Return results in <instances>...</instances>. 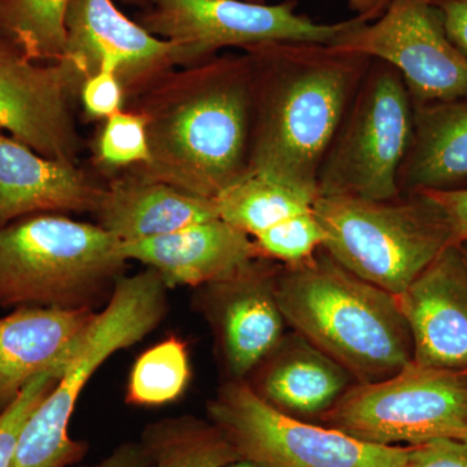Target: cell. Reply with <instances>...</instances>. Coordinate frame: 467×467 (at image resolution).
Segmentation results:
<instances>
[{
    "instance_id": "6da1fadb",
    "label": "cell",
    "mask_w": 467,
    "mask_h": 467,
    "mask_svg": "<svg viewBox=\"0 0 467 467\" xmlns=\"http://www.w3.org/2000/svg\"><path fill=\"white\" fill-rule=\"evenodd\" d=\"M146 119L149 164L129 168L214 201L248 173L254 66L248 52L175 67L130 99Z\"/></svg>"
},
{
    "instance_id": "7a4b0ae2",
    "label": "cell",
    "mask_w": 467,
    "mask_h": 467,
    "mask_svg": "<svg viewBox=\"0 0 467 467\" xmlns=\"http://www.w3.org/2000/svg\"><path fill=\"white\" fill-rule=\"evenodd\" d=\"M254 66L248 173L318 198V173L371 58L306 42L247 50Z\"/></svg>"
},
{
    "instance_id": "3957f363",
    "label": "cell",
    "mask_w": 467,
    "mask_h": 467,
    "mask_svg": "<svg viewBox=\"0 0 467 467\" xmlns=\"http://www.w3.org/2000/svg\"><path fill=\"white\" fill-rule=\"evenodd\" d=\"M275 295L295 333L356 383L386 379L413 362L398 296L352 275L324 248L306 263L279 267Z\"/></svg>"
},
{
    "instance_id": "277c9868",
    "label": "cell",
    "mask_w": 467,
    "mask_h": 467,
    "mask_svg": "<svg viewBox=\"0 0 467 467\" xmlns=\"http://www.w3.org/2000/svg\"><path fill=\"white\" fill-rule=\"evenodd\" d=\"M313 213L324 229V250L352 275L400 295L451 245V227L426 192L389 201L318 196Z\"/></svg>"
},
{
    "instance_id": "5b68a950",
    "label": "cell",
    "mask_w": 467,
    "mask_h": 467,
    "mask_svg": "<svg viewBox=\"0 0 467 467\" xmlns=\"http://www.w3.org/2000/svg\"><path fill=\"white\" fill-rule=\"evenodd\" d=\"M121 242L99 225L60 213L32 214L0 227V306H85L119 278Z\"/></svg>"
},
{
    "instance_id": "8992f818",
    "label": "cell",
    "mask_w": 467,
    "mask_h": 467,
    "mask_svg": "<svg viewBox=\"0 0 467 467\" xmlns=\"http://www.w3.org/2000/svg\"><path fill=\"white\" fill-rule=\"evenodd\" d=\"M164 313L165 285L155 270L116 279L106 308L26 420L11 467H67L84 459L88 445L67 431L79 393L110 356L142 340Z\"/></svg>"
},
{
    "instance_id": "52a82bcc",
    "label": "cell",
    "mask_w": 467,
    "mask_h": 467,
    "mask_svg": "<svg viewBox=\"0 0 467 467\" xmlns=\"http://www.w3.org/2000/svg\"><path fill=\"white\" fill-rule=\"evenodd\" d=\"M413 134V100L401 76L371 60L318 173V196H400L399 173Z\"/></svg>"
},
{
    "instance_id": "ba28073f",
    "label": "cell",
    "mask_w": 467,
    "mask_h": 467,
    "mask_svg": "<svg viewBox=\"0 0 467 467\" xmlns=\"http://www.w3.org/2000/svg\"><path fill=\"white\" fill-rule=\"evenodd\" d=\"M318 420L384 447L436 439L467 441V371L413 361L386 379L353 384Z\"/></svg>"
},
{
    "instance_id": "9c48e42d",
    "label": "cell",
    "mask_w": 467,
    "mask_h": 467,
    "mask_svg": "<svg viewBox=\"0 0 467 467\" xmlns=\"http://www.w3.org/2000/svg\"><path fill=\"white\" fill-rule=\"evenodd\" d=\"M207 411L239 460L259 467H395L404 453L287 416L244 380L225 384Z\"/></svg>"
},
{
    "instance_id": "30bf717a",
    "label": "cell",
    "mask_w": 467,
    "mask_h": 467,
    "mask_svg": "<svg viewBox=\"0 0 467 467\" xmlns=\"http://www.w3.org/2000/svg\"><path fill=\"white\" fill-rule=\"evenodd\" d=\"M359 18L339 23H317L296 12V3L260 5L247 0H153L142 18L144 29L173 42L182 54L184 67L216 57L227 47L247 51L275 42L330 45L348 32Z\"/></svg>"
},
{
    "instance_id": "8fae6325",
    "label": "cell",
    "mask_w": 467,
    "mask_h": 467,
    "mask_svg": "<svg viewBox=\"0 0 467 467\" xmlns=\"http://www.w3.org/2000/svg\"><path fill=\"white\" fill-rule=\"evenodd\" d=\"M330 45L391 66L414 104L467 98V57L427 0H391L382 16L358 21Z\"/></svg>"
},
{
    "instance_id": "7c38bea8",
    "label": "cell",
    "mask_w": 467,
    "mask_h": 467,
    "mask_svg": "<svg viewBox=\"0 0 467 467\" xmlns=\"http://www.w3.org/2000/svg\"><path fill=\"white\" fill-rule=\"evenodd\" d=\"M81 85L66 61L36 63L0 34V130L18 142L76 165L79 140L70 98Z\"/></svg>"
},
{
    "instance_id": "4fadbf2b",
    "label": "cell",
    "mask_w": 467,
    "mask_h": 467,
    "mask_svg": "<svg viewBox=\"0 0 467 467\" xmlns=\"http://www.w3.org/2000/svg\"><path fill=\"white\" fill-rule=\"evenodd\" d=\"M66 61L82 82L98 70H112L126 100L160 76L184 67L182 54L126 17L112 0H70L67 18Z\"/></svg>"
},
{
    "instance_id": "5bb4252c",
    "label": "cell",
    "mask_w": 467,
    "mask_h": 467,
    "mask_svg": "<svg viewBox=\"0 0 467 467\" xmlns=\"http://www.w3.org/2000/svg\"><path fill=\"white\" fill-rule=\"evenodd\" d=\"M398 303L416 364L467 371V261L460 245L445 248Z\"/></svg>"
},
{
    "instance_id": "9a60e30c",
    "label": "cell",
    "mask_w": 467,
    "mask_h": 467,
    "mask_svg": "<svg viewBox=\"0 0 467 467\" xmlns=\"http://www.w3.org/2000/svg\"><path fill=\"white\" fill-rule=\"evenodd\" d=\"M98 313L85 306H18L0 317V413L34 378L63 373Z\"/></svg>"
},
{
    "instance_id": "2e32d148",
    "label": "cell",
    "mask_w": 467,
    "mask_h": 467,
    "mask_svg": "<svg viewBox=\"0 0 467 467\" xmlns=\"http://www.w3.org/2000/svg\"><path fill=\"white\" fill-rule=\"evenodd\" d=\"M125 260L155 270L165 287L225 282L263 257L256 243L220 217L143 241L121 243Z\"/></svg>"
},
{
    "instance_id": "e0dca14e",
    "label": "cell",
    "mask_w": 467,
    "mask_h": 467,
    "mask_svg": "<svg viewBox=\"0 0 467 467\" xmlns=\"http://www.w3.org/2000/svg\"><path fill=\"white\" fill-rule=\"evenodd\" d=\"M265 257L252 261L239 275L221 284L217 319L223 358L233 379L244 380L284 340L287 324L275 295L278 269Z\"/></svg>"
},
{
    "instance_id": "ac0fdd59",
    "label": "cell",
    "mask_w": 467,
    "mask_h": 467,
    "mask_svg": "<svg viewBox=\"0 0 467 467\" xmlns=\"http://www.w3.org/2000/svg\"><path fill=\"white\" fill-rule=\"evenodd\" d=\"M100 192L75 164L39 155L0 130V227L32 214L94 212Z\"/></svg>"
},
{
    "instance_id": "d6986e66",
    "label": "cell",
    "mask_w": 467,
    "mask_h": 467,
    "mask_svg": "<svg viewBox=\"0 0 467 467\" xmlns=\"http://www.w3.org/2000/svg\"><path fill=\"white\" fill-rule=\"evenodd\" d=\"M92 213L97 214L98 225L121 243L167 235L218 217L214 201L130 169L101 187Z\"/></svg>"
},
{
    "instance_id": "ffe728a7",
    "label": "cell",
    "mask_w": 467,
    "mask_h": 467,
    "mask_svg": "<svg viewBox=\"0 0 467 467\" xmlns=\"http://www.w3.org/2000/svg\"><path fill=\"white\" fill-rule=\"evenodd\" d=\"M400 193L467 190V98L413 103V134Z\"/></svg>"
},
{
    "instance_id": "44dd1931",
    "label": "cell",
    "mask_w": 467,
    "mask_h": 467,
    "mask_svg": "<svg viewBox=\"0 0 467 467\" xmlns=\"http://www.w3.org/2000/svg\"><path fill=\"white\" fill-rule=\"evenodd\" d=\"M355 382L348 371L300 335L282 340L261 378V398L299 420H318Z\"/></svg>"
},
{
    "instance_id": "7402d4cb",
    "label": "cell",
    "mask_w": 467,
    "mask_h": 467,
    "mask_svg": "<svg viewBox=\"0 0 467 467\" xmlns=\"http://www.w3.org/2000/svg\"><path fill=\"white\" fill-rule=\"evenodd\" d=\"M316 199L263 177L247 173L214 199L217 214L251 238L295 214L312 211Z\"/></svg>"
},
{
    "instance_id": "603a6c76",
    "label": "cell",
    "mask_w": 467,
    "mask_h": 467,
    "mask_svg": "<svg viewBox=\"0 0 467 467\" xmlns=\"http://www.w3.org/2000/svg\"><path fill=\"white\" fill-rule=\"evenodd\" d=\"M140 441L152 467H226L239 461L216 426L192 416L150 423Z\"/></svg>"
},
{
    "instance_id": "cb8c5ba5",
    "label": "cell",
    "mask_w": 467,
    "mask_h": 467,
    "mask_svg": "<svg viewBox=\"0 0 467 467\" xmlns=\"http://www.w3.org/2000/svg\"><path fill=\"white\" fill-rule=\"evenodd\" d=\"M70 0H0V34L30 60L60 63L66 57Z\"/></svg>"
},
{
    "instance_id": "d4e9b609",
    "label": "cell",
    "mask_w": 467,
    "mask_h": 467,
    "mask_svg": "<svg viewBox=\"0 0 467 467\" xmlns=\"http://www.w3.org/2000/svg\"><path fill=\"white\" fill-rule=\"evenodd\" d=\"M186 343L171 337L150 347L135 361L126 401L138 407H159L177 400L190 380Z\"/></svg>"
},
{
    "instance_id": "484cf974",
    "label": "cell",
    "mask_w": 467,
    "mask_h": 467,
    "mask_svg": "<svg viewBox=\"0 0 467 467\" xmlns=\"http://www.w3.org/2000/svg\"><path fill=\"white\" fill-rule=\"evenodd\" d=\"M325 239L324 229L312 209L275 223L254 241L261 256L292 266L312 259L324 247Z\"/></svg>"
},
{
    "instance_id": "4316f807",
    "label": "cell",
    "mask_w": 467,
    "mask_h": 467,
    "mask_svg": "<svg viewBox=\"0 0 467 467\" xmlns=\"http://www.w3.org/2000/svg\"><path fill=\"white\" fill-rule=\"evenodd\" d=\"M98 158L104 167L113 169L149 164L150 150L146 119L130 109L109 117L98 142Z\"/></svg>"
},
{
    "instance_id": "83f0119b",
    "label": "cell",
    "mask_w": 467,
    "mask_h": 467,
    "mask_svg": "<svg viewBox=\"0 0 467 467\" xmlns=\"http://www.w3.org/2000/svg\"><path fill=\"white\" fill-rule=\"evenodd\" d=\"M60 371H47L34 378L3 413H0V467H11L18 438L36 408L61 377Z\"/></svg>"
},
{
    "instance_id": "f1b7e54d",
    "label": "cell",
    "mask_w": 467,
    "mask_h": 467,
    "mask_svg": "<svg viewBox=\"0 0 467 467\" xmlns=\"http://www.w3.org/2000/svg\"><path fill=\"white\" fill-rule=\"evenodd\" d=\"M79 92L86 115L90 119H107L125 109V88L112 70H98L94 75L86 77Z\"/></svg>"
},
{
    "instance_id": "f546056e",
    "label": "cell",
    "mask_w": 467,
    "mask_h": 467,
    "mask_svg": "<svg viewBox=\"0 0 467 467\" xmlns=\"http://www.w3.org/2000/svg\"><path fill=\"white\" fill-rule=\"evenodd\" d=\"M395 467H467V441L436 439L408 445Z\"/></svg>"
},
{
    "instance_id": "4dcf8cb0",
    "label": "cell",
    "mask_w": 467,
    "mask_h": 467,
    "mask_svg": "<svg viewBox=\"0 0 467 467\" xmlns=\"http://www.w3.org/2000/svg\"><path fill=\"white\" fill-rule=\"evenodd\" d=\"M423 192L431 196L444 212L451 227V245L467 242V190Z\"/></svg>"
},
{
    "instance_id": "1f68e13d",
    "label": "cell",
    "mask_w": 467,
    "mask_h": 467,
    "mask_svg": "<svg viewBox=\"0 0 467 467\" xmlns=\"http://www.w3.org/2000/svg\"><path fill=\"white\" fill-rule=\"evenodd\" d=\"M441 12L448 38L467 57V0H431Z\"/></svg>"
},
{
    "instance_id": "d6a6232c",
    "label": "cell",
    "mask_w": 467,
    "mask_h": 467,
    "mask_svg": "<svg viewBox=\"0 0 467 467\" xmlns=\"http://www.w3.org/2000/svg\"><path fill=\"white\" fill-rule=\"evenodd\" d=\"M84 467H152V460L142 441H126L110 451L106 459Z\"/></svg>"
},
{
    "instance_id": "836d02e7",
    "label": "cell",
    "mask_w": 467,
    "mask_h": 467,
    "mask_svg": "<svg viewBox=\"0 0 467 467\" xmlns=\"http://www.w3.org/2000/svg\"><path fill=\"white\" fill-rule=\"evenodd\" d=\"M391 0H347L356 16L365 23H371L382 16Z\"/></svg>"
},
{
    "instance_id": "e575fe53",
    "label": "cell",
    "mask_w": 467,
    "mask_h": 467,
    "mask_svg": "<svg viewBox=\"0 0 467 467\" xmlns=\"http://www.w3.org/2000/svg\"><path fill=\"white\" fill-rule=\"evenodd\" d=\"M226 467H259L257 465H254V463L248 462V461H235V462L230 463L229 466Z\"/></svg>"
},
{
    "instance_id": "d590c367",
    "label": "cell",
    "mask_w": 467,
    "mask_h": 467,
    "mask_svg": "<svg viewBox=\"0 0 467 467\" xmlns=\"http://www.w3.org/2000/svg\"><path fill=\"white\" fill-rule=\"evenodd\" d=\"M461 250L463 252V256H465V259L467 261V242L463 243V244L460 245Z\"/></svg>"
},
{
    "instance_id": "8d00e7d4",
    "label": "cell",
    "mask_w": 467,
    "mask_h": 467,
    "mask_svg": "<svg viewBox=\"0 0 467 467\" xmlns=\"http://www.w3.org/2000/svg\"><path fill=\"white\" fill-rule=\"evenodd\" d=\"M427 2H431V0H427Z\"/></svg>"
}]
</instances>
